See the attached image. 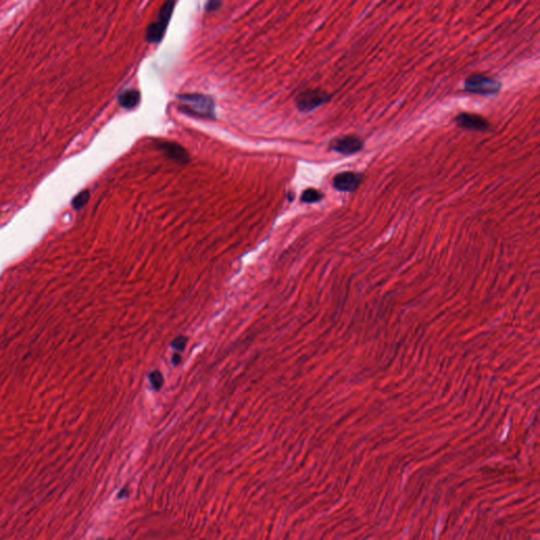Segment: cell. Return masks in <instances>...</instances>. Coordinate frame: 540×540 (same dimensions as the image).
Returning a JSON list of instances; mask_svg holds the SVG:
<instances>
[{
  "mask_svg": "<svg viewBox=\"0 0 540 540\" xmlns=\"http://www.w3.org/2000/svg\"><path fill=\"white\" fill-rule=\"evenodd\" d=\"M177 99L178 109L183 113L202 119H215L214 101L210 96L200 93H190L178 95Z\"/></svg>",
  "mask_w": 540,
  "mask_h": 540,
  "instance_id": "1",
  "label": "cell"
},
{
  "mask_svg": "<svg viewBox=\"0 0 540 540\" xmlns=\"http://www.w3.org/2000/svg\"><path fill=\"white\" fill-rule=\"evenodd\" d=\"M465 89L466 91L473 94L491 95L496 94L500 91L501 83L490 76L482 74H473L466 80Z\"/></svg>",
  "mask_w": 540,
  "mask_h": 540,
  "instance_id": "2",
  "label": "cell"
},
{
  "mask_svg": "<svg viewBox=\"0 0 540 540\" xmlns=\"http://www.w3.org/2000/svg\"><path fill=\"white\" fill-rule=\"evenodd\" d=\"M174 6H175V3L173 2H167L166 4H164L160 11L158 21L152 22L149 25V28L147 30L146 40L150 44H156V43L158 44L163 40L164 34L167 29V25H168L171 19Z\"/></svg>",
  "mask_w": 540,
  "mask_h": 540,
  "instance_id": "3",
  "label": "cell"
},
{
  "mask_svg": "<svg viewBox=\"0 0 540 540\" xmlns=\"http://www.w3.org/2000/svg\"><path fill=\"white\" fill-rule=\"evenodd\" d=\"M330 98L331 96L326 91H323V90L308 89L305 90V91H302L297 96L295 101H297V107L300 111L310 112L320 106H322Z\"/></svg>",
  "mask_w": 540,
  "mask_h": 540,
  "instance_id": "4",
  "label": "cell"
},
{
  "mask_svg": "<svg viewBox=\"0 0 540 540\" xmlns=\"http://www.w3.org/2000/svg\"><path fill=\"white\" fill-rule=\"evenodd\" d=\"M363 141L357 135H343L331 140L330 149L344 156H351L363 149Z\"/></svg>",
  "mask_w": 540,
  "mask_h": 540,
  "instance_id": "5",
  "label": "cell"
},
{
  "mask_svg": "<svg viewBox=\"0 0 540 540\" xmlns=\"http://www.w3.org/2000/svg\"><path fill=\"white\" fill-rule=\"evenodd\" d=\"M455 122L460 128L472 131H485L490 128V123L483 117L474 113H461L456 117Z\"/></svg>",
  "mask_w": 540,
  "mask_h": 540,
  "instance_id": "6",
  "label": "cell"
},
{
  "mask_svg": "<svg viewBox=\"0 0 540 540\" xmlns=\"http://www.w3.org/2000/svg\"><path fill=\"white\" fill-rule=\"evenodd\" d=\"M158 147L165 156H167L175 163L179 165H186L189 163L190 157L188 151L179 144L174 143V141L165 140L159 143Z\"/></svg>",
  "mask_w": 540,
  "mask_h": 540,
  "instance_id": "7",
  "label": "cell"
},
{
  "mask_svg": "<svg viewBox=\"0 0 540 540\" xmlns=\"http://www.w3.org/2000/svg\"><path fill=\"white\" fill-rule=\"evenodd\" d=\"M362 181V174L353 172V171H344L337 174L333 177V187L339 191L343 192H353L357 190Z\"/></svg>",
  "mask_w": 540,
  "mask_h": 540,
  "instance_id": "8",
  "label": "cell"
},
{
  "mask_svg": "<svg viewBox=\"0 0 540 540\" xmlns=\"http://www.w3.org/2000/svg\"><path fill=\"white\" fill-rule=\"evenodd\" d=\"M140 100V93L136 90H127L119 96V104L125 109H133L138 105Z\"/></svg>",
  "mask_w": 540,
  "mask_h": 540,
  "instance_id": "9",
  "label": "cell"
},
{
  "mask_svg": "<svg viewBox=\"0 0 540 540\" xmlns=\"http://www.w3.org/2000/svg\"><path fill=\"white\" fill-rule=\"evenodd\" d=\"M322 199H323V195L321 194L320 191H318V190H316V189H313V188H310V189L305 190V191L303 192L302 198H301L302 202H304V203H308V204H311V203H317V202L321 201Z\"/></svg>",
  "mask_w": 540,
  "mask_h": 540,
  "instance_id": "10",
  "label": "cell"
},
{
  "mask_svg": "<svg viewBox=\"0 0 540 540\" xmlns=\"http://www.w3.org/2000/svg\"><path fill=\"white\" fill-rule=\"evenodd\" d=\"M89 199H90V192H89V190H84V191H82L81 194H79V195H77V196L73 199V201H72V206H73V208L76 209V210H80L81 208H83L84 206L88 203Z\"/></svg>",
  "mask_w": 540,
  "mask_h": 540,
  "instance_id": "11",
  "label": "cell"
},
{
  "mask_svg": "<svg viewBox=\"0 0 540 540\" xmlns=\"http://www.w3.org/2000/svg\"><path fill=\"white\" fill-rule=\"evenodd\" d=\"M149 380H150V383L152 384V387H153L154 390L159 391V390L162 389L163 384H164V377H163V375L161 374L160 371H158V370L152 371L151 374L149 375Z\"/></svg>",
  "mask_w": 540,
  "mask_h": 540,
  "instance_id": "12",
  "label": "cell"
},
{
  "mask_svg": "<svg viewBox=\"0 0 540 540\" xmlns=\"http://www.w3.org/2000/svg\"><path fill=\"white\" fill-rule=\"evenodd\" d=\"M187 342H188V339L184 336H181V337H177L176 339L173 340L172 342V347L177 351V352H182L185 350V347L187 345Z\"/></svg>",
  "mask_w": 540,
  "mask_h": 540,
  "instance_id": "13",
  "label": "cell"
},
{
  "mask_svg": "<svg viewBox=\"0 0 540 540\" xmlns=\"http://www.w3.org/2000/svg\"><path fill=\"white\" fill-rule=\"evenodd\" d=\"M221 6H222V3H220V2H209L207 5H206V10H207L208 12L215 11V10H217L218 8H220Z\"/></svg>",
  "mask_w": 540,
  "mask_h": 540,
  "instance_id": "14",
  "label": "cell"
},
{
  "mask_svg": "<svg viewBox=\"0 0 540 540\" xmlns=\"http://www.w3.org/2000/svg\"><path fill=\"white\" fill-rule=\"evenodd\" d=\"M181 362H182V357L179 356V354H175V355L172 357V363H173L174 365H178Z\"/></svg>",
  "mask_w": 540,
  "mask_h": 540,
  "instance_id": "15",
  "label": "cell"
}]
</instances>
